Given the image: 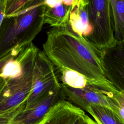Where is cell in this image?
<instances>
[{"label": "cell", "mask_w": 124, "mask_h": 124, "mask_svg": "<svg viewBox=\"0 0 124 124\" xmlns=\"http://www.w3.org/2000/svg\"><path fill=\"white\" fill-rule=\"evenodd\" d=\"M43 52L56 69L73 70L102 90L118 91L106 78L103 50L87 37L74 32L70 24L47 31Z\"/></svg>", "instance_id": "1"}, {"label": "cell", "mask_w": 124, "mask_h": 124, "mask_svg": "<svg viewBox=\"0 0 124 124\" xmlns=\"http://www.w3.org/2000/svg\"><path fill=\"white\" fill-rule=\"evenodd\" d=\"M43 1L37 0L25 11L4 17L0 26V59L10 54L16 58L40 32L44 24Z\"/></svg>", "instance_id": "2"}, {"label": "cell", "mask_w": 124, "mask_h": 124, "mask_svg": "<svg viewBox=\"0 0 124 124\" xmlns=\"http://www.w3.org/2000/svg\"><path fill=\"white\" fill-rule=\"evenodd\" d=\"M39 49L31 43L16 57L22 67L21 75L13 78L0 77V115L25 105L33 85L34 67Z\"/></svg>", "instance_id": "3"}, {"label": "cell", "mask_w": 124, "mask_h": 124, "mask_svg": "<svg viewBox=\"0 0 124 124\" xmlns=\"http://www.w3.org/2000/svg\"><path fill=\"white\" fill-rule=\"evenodd\" d=\"M87 10L93 32L87 38L102 50L115 45L110 0H89Z\"/></svg>", "instance_id": "4"}, {"label": "cell", "mask_w": 124, "mask_h": 124, "mask_svg": "<svg viewBox=\"0 0 124 124\" xmlns=\"http://www.w3.org/2000/svg\"><path fill=\"white\" fill-rule=\"evenodd\" d=\"M61 88V84L55 66L39 49L34 67L32 89L24 109L31 108L52 92Z\"/></svg>", "instance_id": "5"}, {"label": "cell", "mask_w": 124, "mask_h": 124, "mask_svg": "<svg viewBox=\"0 0 124 124\" xmlns=\"http://www.w3.org/2000/svg\"><path fill=\"white\" fill-rule=\"evenodd\" d=\"M65 100L87 111L90 106L104 107L114 112L115 105L112 98L113 93L96 87L77 89L61 84Z\"/></svg>", "instance_id": "6"}, {"label": "cell", "mask_w": 124, "mask_h": 124, "mask_svg": "<svg viewBox=\"0 0 124 124\" xmlns=\"http://www.w3.org/2000/svg\"><path fill=\"white\" fill-rule=\"evenodd\" d=\"M107 79L119 92L124 93V41L103 50Z\"/></svg>", "instance_id": "7"}, {"label": "cell", "mask_w": 124, "mask_h": 124, "mask_svg": "<svg viewBox=\"0 0 124 124\" xmlns=\"http://www.w3.org/2000/svg\"><path fill=\"white\" fill-rule=\"evenodd\" d=\"M85 111L68 101H61L52 107L37 124H82Z\"/></svg>", "instance_id": "8"}, {"label": "cell", "mask_w": 124, "mask_h": 124, "mask_svg": "<svg viewBox=\"0 0 124 124\" xmlns=\"http://www.w3.org/2000/svg\"><path fill=\"white\" fill-rule=\"evenodd\" d=\"M64 100L65 98L61 88L52 92L31 108L20 111L13 119L12 124H37L52 107Z\"/></svg>", "instance_id": "9"}, {"label": "cell", "mask_w": 124, "mask_h": 124, "mask_svg": "<svg viewBox=\"0 0 124 124\" xmlns=\"http://www.w3.org/2000/svg\"><path fill=\"white\" fill-rule=\"evenodd\" d=\"M71 10L70 6L63 3L54 8L46 6L44 13V23L55 28L66 27L69 24Z\"/></svg>", "instance_id": "10"}, {"label": "cell", "mask_w": 124, "mask_h": 124, "mask_svg": "<svg viewBox=\"0 0 124 124\" xmlns=\"http://www.w3.org/2000/svg\"><path fill=\"white\" fill-rule=\"evenodd\" d=\"M56 69L58 73L60 81L62 84L77 89L92 87L98 88L84 76L76 71L68 68Z\"/></svg>", "instance_id": "11"}, {"label": "cell", "mask_w": 124, "mask_h": 124, "mask_svg": "<svg viewBox=\"0 0 124 124\" xmlns=\"http://www.w3.org/2000/svg\"><path fill=\"white\" fill-rule=\"evenodd\" d=\"M87 112L102 124H124L115 112L104 107L91 106L88 108Z\"/></svg>", "instance_id": "12"}, {"label": "cell", "mask_w": 124, "mask_h": 124, "mask_svg": "<svg viewBox=\"0 0 124 124\" xmlns=\"http://www.w3.org/2000/svg\"><path fill=\"white\" fill-rule=\"evenodd\" d=\"M37 0H7L4 17L11 16L21 13L32 5Z\"/></svg>", "instance_id": "13"}, {"label": "cell", "mask_w": 124, "mask_h": 124, "mask_svg": "<svg viewBox=\"0 0 124 124\" xmlns=\"http://www.w3.org/2000/svg\"><path fill=\"white\" fill-rule=\"evenodd\" d=\"M22 73V67L16 57L8 60L3 66L0 77L4 78H13L19 77Z\"/></svg>", "instance_id": "14"}, {"label": "cell", "mask_w": 124, "mask_h": 124, "mask_svg": "<svg viewBox=\"0 0 124 124\" xmlns=\"http://www.w3.org/2000/svg\"><path fill=\"white\" fill-rule=\"evenodd\" d=\"M69 24L74 32L83 36L84 29L79 15L78 6L71 9L69 16Z\"/></svg>", "instance_id": "15"}, {"label": "cell", "mask_w": 124, "mask_h": 124, "mask_svg": "<svg viewBox=\"0 0 124 124\" xmlns=\"http://www.w3.org/2000/svg\"><path fill=\"white\" fill-rule=\"evenodd\" d=\"M115 16L121 41H124V0H116Z\"/></svg>", "instance_id": "16"}, {"label": "cell", "mask_w": 124, "mask_h": 124, "mask_svg": "<svg viewBox=\"0 0 124 124\" xmlns=\"http://www.w3.org/2000/svg\"><path fill=\"white\" fill-rule=\"evenodd\" d=\"M112 98L115 105L114 112L124 124V93L117 91L113 93Z\"/></svg>", "instance_id": "17"}, {"label": "cell", "mask_w": 124, "mask_h": 124, "mask_svg": "<svg viewBox=\"0 0 124 124\" xmlns=\"http://www.w3.org/2000/svg\"><path fill=\"white\" fill-rule=\"evenodd\" d=\"M25 108V105H23L13 111L0 115V124H11L12 121L14 117L18 114L20 111L24 109Z\"/></svg>", "instance_id": "18"}, {"label": "cell", "mask_w": 124, "mask_h": 124, "mask_svg": "<svg viewBox=\"0 0 124 124\" xmlns=\"http://www.w3.org/2000/svg\"><path fill=\"white\" fill-rule=\"evenodd\" d=\"M110 3L111 5L112 16L113 18V31H114V37L116 41V42L121 41V38L120 33L118 29V27L117 25L116 16H115V3L116 0H109Z\"/></svg>", "instance_id": "19"}, {"label": "cell", "mask_w": 124, "mask_h": 124, "mask_svg": "<svg viewBox=\"0 0 124 124\" xmlns=\"http://www.w3.org/2000/svg\"><path fill=\"white\" fill-rule=\"evenodd\" d=\"M62 3V0H44L43 4L49 8L57 7Z\"/></svg>", "instance_id": "20"}, {"label": "cell", "mask_w": 124, "mask_h": 124, "mask_svg": "<svg viewBox=\"0 0 124 124\" xmlns=\"http://www.w3.org/2000/svg\"><path fill=\"white\" fill-rule=\"evenodd\" d=\"M62 3L66 6H70L71 9L76 6H79L81 5H83L80 0H62Z\"/></svg>", "instance_id": "21"}, {"label": "cell", "mask_w": 124, "mask_h": 124, "mask_svg": "<svg viewBox=\"0 0 124 124\" xmlns=\"http://www.w3.org/2000/svg\"><path fill=\"white\" fill-rule=\"evenodd\" d=\"M7 0H0V26L4 17Z\"/></svg>", "instance_id": "22"}, {"label": "cell", "mask_w": 124, "mask_h": 124, "mask_svg": "<svg viewBox=\"0 0 124 124\" xmlns=\"http://www.w3.org/2000/svg\"><path fill=\"white\" fill-rule=\"evenodd\" d=\"M16 58L15 57L13 56L12 54H10L7 56H6L5 57L1 58V59H0V73L1 72V70L3 67V66L4 65V64H5V63L9 60H10L12 58Z\"/></svg>", "instance_id": "23"}, {"label": "cell", "mask_w": 124, "mask_h": 124, "mask_svg": "<svg viewBox=\"0 0 124 124\" xmlns=\"http://www.w3.org/2000/svg\"><path fill=\"white\" fill-rule=\"evenodd\" d=\"M82 124H98L95 120L92 119L86 114H85L83 121Z\"/></svg>", "instance_id": "24"}, {"label": "cell", "mask_w": 124, "mask_h": 124, "mask_svg": "<svg viewBox=\"0 0 124 124\" xmlns=\"http://www.w3.org/2000/svg\"><path fill=\"white\" fill-rule=\"evenodd\" d=\"M83 6H87L89 4V0H80Z\"/></svg>", "instance_id": "25"}, {"label": "cell", "mask_w": 124, "mask_h": 124, "mask_svg": "<svg viewBox=\"0 0 124 124\" xmlns=\"http://www.w3.org/2000/svg\"><path fill=\"white\" fill-rule=\"evenodd\" d=\"M11 124H12V123H11Z\"/></svg>", "instance_id": "26"}]
</instances>
